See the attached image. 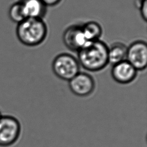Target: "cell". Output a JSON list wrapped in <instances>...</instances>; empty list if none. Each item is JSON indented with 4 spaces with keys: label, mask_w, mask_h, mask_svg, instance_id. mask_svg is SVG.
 <instances>
[{
    "label": "cell",
    "mask_w": 147,
    "mask_h": 147,
    "mask_svg": "<svg viewBox=\"0 0 147 147\" xmlns=\"http://www.w3.org/2000/svg\"><path fill=\"white\" fill-rule=\"evenodd\" d=\"M1 117H2V115L1 114V113H0V118H1Z\"/></svg>",
    "instance_id": "obj_15"
},
{
    "label": "cell",
    "mask_w": 147,
    "mask_h": 147,
    "mask_svg": "<svg viewBox=\"0 0 147 147\" xmlns=\"http://www.w3.org/2000/svg\"><path fill=\"white\" fill-rule=\"evenodd\" d=\"M141 16L143 20L147 21V0H140L138 3Z\"/></svg>",
    "instance_id": "obj_13"
},
{
    "label": "cell",
    "mask_w": 147,
    "mask_h": 147,
    "mask_svg": "<svg viewBox=\"0 0 147 147\" xmlns=\"http://www.w3.org/2000/svg\"><path fill=\"white\" fill-rule=\"evenodd\" d=\"M68 86L74 95L85 97L90 95L94 92L95 83L91 75L86 72H79L68 81Z\"/></svg>",
    "instance_id": "obj_6"
},
{
    "label": "cell",
    "mask_w": 147,
    "mask_h": 147,
    "mask_svg": "<svg viewBox=\"0 0 147 147\" xmlns=\"http://www.w3.org/2000/svg\"><path fill=\"white\" fill-rule=\"evenodd\" d=\"M21 133V125L18 120L10 115L0 118V146H8L14 144Z\"/></svg>",
    "instance_id": "obj_4"
},
{
    "label": "cell",
    "mask_w": 147,
    "mask_h": 147,
    "mask_svg": "<svg viewBox=\"0 0 147 147\" xmlns=\"http://www.w3.org/2000/svg\"><path fill=\"white\" fill-rule=\"evenodd\" d=\"M126 60L137 70L145 69L147 65V44L142 40L132 42L127 47Z\"/></svg>",
    "instance_id": "obj_5"
},
{
    "label": "cell",
    "mask_w": 147,
    "mask_h": 147,
    "mask_svg": "<svg viewBox=\"0 0 147 147\" xmlns=\"http://www.w3.org/2000/svg\"><path fill=\"white\" fill-rule=\"evenodd\" d=\"M84 34L88 41L99 40L102 34V28L100 24L95 21H89L82 25Z\"/></svg>",
    "instance_id": "obj_11"
},
{
    "label": "cell",
    "mask_w": 147,
    "mask_h": 147,
    "mask_svg": "<svg viewBox=\"0 0 147 147\" xmlns=\"http://www.w3.org/2000/svg\"><path fill=\"white\" fill-rule=\"evenodd\" d=\"M127 47L122 42H115L108 47L109 64L112 65L126 60Z\"/></svg>",
    "instance_id": "obj_10"
},
{
    "label": "cell",
    "mask_w": 147,
    "mask_h": 147,
    "mask_svg": "<svg viewBox=\"0 0 147 147\" xmlns=\"http://www.w3.org/2000/svg\"><path fill=\"white\" fill-rule=\"evenodd\" d=\"M47 6H53L59 4L61 0H41Z\"/></svg>",
    "instance_id": "obj_14"
},
{
    "label": "cell",
    "mask_w": 147,
    "mask_h": 147,
    "mask_svg": "<svg viewBox=\"0 0 147 147\" xmlns=\"http://www.w3.org/2000/svg\"><path fill=\"white\" fill-rule=\"evenodd\" d=\"M47 33V26L42 18H26L18 23L16 28V34L19 41L30 47L42 43Z\"/></svg>",
    "instance_id": "obj_2"
},
{
    "label": "cell",
    "mask_w": 147,
    "mask_h": 147,
    "mask_svg": "<svg viewBox=\"0 0 147 147\" xmlns=\"http://www.w3.org/2000/svg\"><path fill=\"white\" fill-rule=\"evenodd\" d=\"M26 18H42L47 12V6L41 0H21Z\"/></svg>",
    "instance_id": "obj_9"
},
{
    "label": "cell",
    "mask_w": 147,
    "mask_h": 147,
    "mask_svg": "<svg viewBox=\"0 0 147 147\" xmlns=\"http://www.w3.org/2000/svg\"><path fill=\"white\" fill-rule=\"evenodd\" d=\"M63 41L66 47L72 51L78 52L88 41L84 34L82 25L75 24L68 27L63 34Z\"/></svg>",
    "instance_id": "obj_7"
},
{
    "label": "cell",
    "mask_w": 147,
    "mask_h": 147,
    "mask_svg": "<svg viewBox=\"0 0 147 147\" xmlns=\"http://www.w3.org/2000/svg\"><path fill=\"white\" fill-rule=\"evenodd\" d=\"M108 46L100 40L87 42L78 52V60L84 69L98 72L109 64Z\"/></svg>",
    "instance_id": "obj_1"
},
{
    "label": "cell",
    "mask_w": 147,
    "mask_h": 147,
    "mask_svg": "<svg viewBox=\"0 0 147 147\" xmlns=\"http://www.w3.org/2000/svg\"><path fill=\"white\" fill-rule=\"evenodd\" d=\"M80 66L78 59L67 53L56 56L52 64L55 75L59 79L68 82L80 72Z\"/></svg>",
    "instance_id": "obj_3"
},
{
    "label": "cell",
    "mask_w": 147,
    "mask_h": 147,
    "mask_svg": "<svg viewBox=\"0 0 147 147\" xmlns=\"http://www.w3.org/2000/svg\"><path fill=\"white\" fill-rule=\"evenodd\" d=\"M137 70L126 60L113 65L111 74L113 79L122 84L133 82L137 76Z\"/></svg>",
    "instance_id": "obj_8"
},
{
    "label": "cell",
    "mask_w": 147,
    "mask_h": 147,
    "mask_svg": "<svg viewBox=\"0 0 147 147\" xmlns=\"http://www.w3.org/2000/svg\"><path fill=\"white\" fill-rule=\"evenodd\" d=\"M9 16L11 20L17 24L26 18L20 1L14 3L10 6L9 10Z\"/></svg>",
    "instance_id": "obj_12"
}]
</instances>
